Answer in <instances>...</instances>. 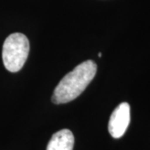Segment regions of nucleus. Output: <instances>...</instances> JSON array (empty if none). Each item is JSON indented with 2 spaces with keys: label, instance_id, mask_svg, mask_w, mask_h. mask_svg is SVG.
Returning <instances> with one entry per match:
<instances>
[{
  "label": "nucleus",
  "instance_id": "obj_2",
  "mask_svg": "<svg viewBox=\"0 0 150 150\" xmlns=\"http://www.w3.org/2000/svg\"><path fill=\"white\" fill-rule=\"evenodd\" d=\"M29 53L28 38L20 33H12L7 38L3 46V61L6 69L18 72L23 67Z\"/></svg>",
  "mask_w": 150,
  "mask_h": 150
},
{
  "label": "nucleus",
  "instance_id": "obj_3",
  "mask_svg": "<svg viewBox=\"0 0 150 150\" xmlns=\"http://www.w3.org/2000/svg\"><path fill=\"white\" fill-rule=\"evenodd\" d=\"M130 123V106L121 103L112 112L108 121V132L114 139H119L125 134Z\"/></svg>",
  "mask_w": 150,
  "mask_h": 150
},
{
  "label": "nucleus",
  "instance_id": "obj_5",
  "mask_svg": "<svg viewBox=\"0 0 150 150\" xmlns=\"http://www.w3.org/2000/svg\"><path fill=\"white\" fill-rule=\"evenodd\" d=\"M98 56L101 57V56H102V54H101V53H98Z\"/></svg>",
  "mask_w": 150,
  "mask_h": 150
},
{
  "label": "nucleus",
  "instance_id": "obj_4",
  "mask_svg": "<svg viewBox=\"0 0 150 150\" xmlns=\"http://www.w3.org/2000/svg\"><path fill=\"white\" fill-rule=\"evenodd\" d=\"M74 137L69 129H62L53 134L47 150H73Z\"/></svg>",
  "mask_w": 150,
  "mask_h": 150
},
{
  "label": "nucleus",
  "instance_id": "obj_1",
  "mask_svg": "<svg viewBox=\"0 0 150 150\" xmlns=\"http://www.w3.org/2000/svg\"><path fill=\"white\" fill-rule=\"evenodd\" d=\"M96 72L97 65L93 61L81 63L59 82L52 96L53 103H66L78 98L93 79Z\"/></svg>",
  "mask_w": 150,
  "mask_h": 150
}]
</instances>
